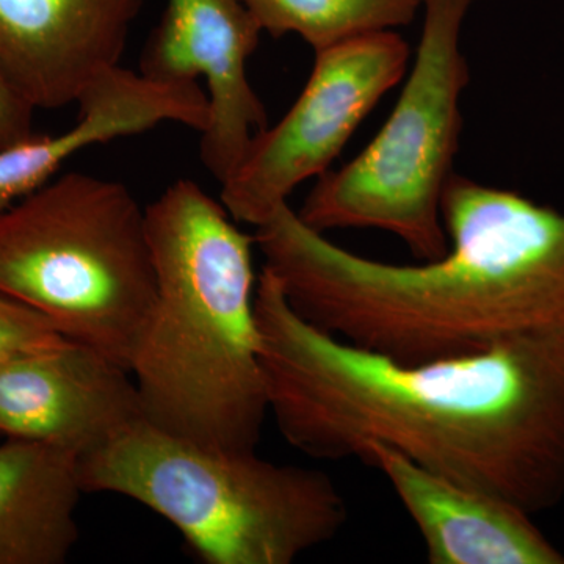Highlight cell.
Here are the masks:
<instances>
[{
  "label": "cell",
  "mask_w": 564,
  "mask_h": 564,
  "mask_svg": "<svg viewBox=\"0 0 564 564\" xmlns=\"http://www.w3.org/2000/svg\"><path fill=\"white\" fill-rule=\"evenodd\" d=\"M256 317L269 415L315 459L391 447L529 514L564 499V329L404 364L323 332L262 269Z\"/></svg>",
  "instance_id": "1"
},
{
  "label": "cell",
  "mask_w": 564,
  "mask_h": 564,
  "mask_svg": "<svg viewBox=\"0 0 564 564\" xmlns=\"http://www.w3.org/2000/svg\"><path fill=\"white\" fill-rule=\"evenodd\" d=\"M441 212L447 251L417 265L345 250L289 204L256 228V248L304 321L393 361L564 329V212L456 173Z\"/></svg>",
  "instance_id": "2"
},
{
  "label": "cell",
  "mask_w": 564,
  "mask_h": 564,
  "mask_svg": "<svg viewBox=\"0 0 564 564\" xmlns=\"http://www.w3.org/2000/svg\"><path fill=\"white\" fill-rule=\"evenodd\" d=\"M144 210L155 300L129 364L143 417L206 447L256 451L269 403L254 234L191 180L174 182Z\"/></svg>",
  "instance_id": "3"
},
{
  "label": "cell",
  "mask_w": 564,
  "mask_h": 564,
  "mask_svg": "<svg viewBox=\"0 0 564 564\" xmlns=\"http://www.w3.org/2000/svg\"><path fill=\"white\" fill-rule=\"evenodd\" d=\"M79 478L85 494L128 497L166 519L206 564H292L348 519L321 469L206 447L144 417L80 458Z\"/></svg>",
  "instance_id": "4"
},
{
  "label": "cell",
  "mask_w": 564,
  "mask_h": 564,
  "mask_svg": "<svg viewBox=\"0 0 564 564\" xmlns=\"http://www.w3.org/2000/svg\"><path fill=\"white\" fill-rule=\"evenodd\" d=\"M0 292L129 370L155 300L147 210L121 182L54 177L0 214Z\"/></svg>",
  "instance_id": "5"
},
{
  "label": "cell",
  "mask_w": 564,
  "mask_h": 564,
  "mask_svg": "<svg viewBox=\"0 0 564 564\" xmlns=\"http://www.w3.org/2000/svg\"><path fill=\"white\" fill-rule=\"evenodd\" d=\"M477 0H422L425 9L413 70L383 128L339 172L318 177L302 209L315 231L380 229L415 258L445 254L441 202L454 176L463 131L462 98L469 65L464 20Z\"/></svg>",
  "instance_id": "6"
},
{
  "label": "cell",
  "mask_w": 564,
  "mask_h": 564,
  "mask_svg": "<svg viewBox=\"0 0 564 564\" xmlns=\"http://www.w3.org/2000/svg\"><path fill=\"white\" fill-rule=\"evenodd\" d=\"M408 62L410 46L395 31L315 51L302 95L276 126L251 140L221 182L220 202L234 220L258 228L300 184L328 172L359 124L403 79Z\"/></svg>",
  "instance_id": "7"
},
{
  "label": "cell",
  "mask_w": 564,
  "mask_h": 564,
  "mask_svg": "<svg viewBox=\"0 0 564 564\" xmlns=\"http://www.w3.org/2000/svg\"><path fill=\"white\" fill-rule=\"evenodd\" d=\"M262 29L242 0H169L140 58V73L162 82L206 80L209 122L199 158L218 182L242 161L251 140L269 128L247 66Z\"/></svg>",
  "instance_id": "8"
},
{
  "label": "cell",
  "mask_w": 564,
  "mask_h": 564,
  "mask_svg": "<svg viewBox=\"0 0 564 564\" xmlns=\"http://www.w3.org/2000/svg\"><path fill=\"white\" fill-rule=\"evenodd\" d=\"M143 419L131 372L88 345L0 361V434L90 455Z\"/></svg>",
  "instance_id": "9"
},
{
  "label": "cell",
  "mask_w": 564,
  "mask_h": 564,
  "mask_svg": "<svg viewBox=\"0 0 564 564\" xmlns=\"http://www.w3.org/2000/svg\"><path fill=\"white\" fill-rule=\"evenodd\" d=\"M143 0H0V77L33 109L79 102L121 65Z\"/></svg>",
  "instance_id": "10"
},
{
  "label": "cell",
  "mask_w": 564,
  "mask_h": 564,
  "mask_svg": "<svg viewBox=\"0 0 564 564\" xmlns=\"http://www.w3.org/2000/svg\"><path fill=\"white\" fill-rule=\"evenodd\" d=\"M359 459L384 475L430 564H564L532 514L502 497L434 474L384 444L366 445Z\"/></svg>",
  "instance_id": "11"
},
{
  "label": "cell",
  "mask_w": 564,
  "mask_h": 564,
  "mask_svg": "<svg viewBox=\"0 0 564 564\" xmlns=\"http://www.w3.org/2000/svg\"><path fill=\"white\" fill-rule=\"evenodd\" d=\"M76 456L32 441L0 445V564H62L79 540Z\"/></svg>",
  "instance_id": "12"
},
{
  "label": "cell",
  "mask_w": 564,
  "mask_h": 564,
  "mask_svg": "<svg viewBox=\"0 0 564 564\" xmlns=\"http://www.w3.org/2000/svg\"><path fill=\"white\" fill-rule=\"evenodd\" d=\"M262 32L274 39L295 33L315 51L410 24L422 0H242Z\"/></svg>",
  "instance_id": "13"
},
{
  "label": "cell",
  "mask_w": 564,
  "mask_h": 564,
  "mask_svg": "<svg viewBox=\"0 0 564 564\" xmlns=\"http://www.w3.org/2000/svg\"><path fill=\"white\" fill-rule=\"evenodd\" d=\"M102 139L101 122L93 117H80L61 135L36 133L32 139L0 151V214L54 180L70 158L101 143Z\"/></svg>",
  "instance_id": "14"
},
{
  "label": "cell",
  "mask_w": 564,
  "mask_h": 564,
  "mask_svg": "<svg viewBox=\"0 0 564 564\" xmlns=\"http://www.w3.org/2000/svg\"><path fill=\"white\" fill-rule=\"evenodd\" d=\"M66 340L44 315L0 292V361L50 350Z\"/></svg>",
  "instance_id": "15"
},
{
  "label": "cell",
  "mask_w": 564,
  "mask_h": 564,
  "mask_svg": "<svg viewBox=\"0 0 564 564\" xmlns=\"http://www.w3.org/2000/svg\"><path fill=\"white\" fill-rule=\"evenodd\" d=\"M31 104L0 77V151L36 135Z\"/></svg>",
  "instance_id": "16"
}]
</instances>
